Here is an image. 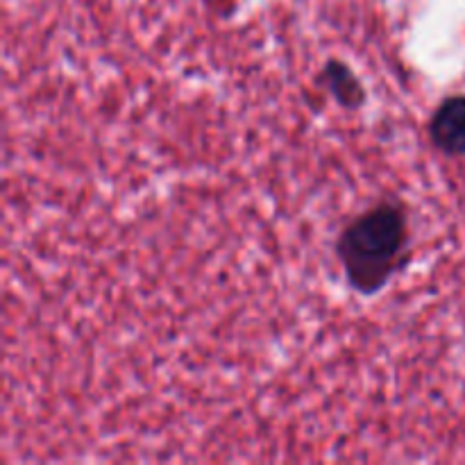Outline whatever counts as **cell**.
I'll return each mask as SVG.
<instances>
[{"mask_svg":"<svg viewBox=\"0 0 465 465\" xmlns=\"http://www.w3.org/2000/svg\"><path fill=\"white\" fill-rule=\"evenodd\" d=\"M407 243L404 216L395 207H380L345 230L339 241V257L350 284L361 293H375L395 271Z\"/></svg>","mask_w":465,"mask_h":465,"instance_id":"6da1fadb","label":"cell"},{"mask_svg":"<svg viewBox=\"0 0 465 465\" xmlns=\"http://www.w3.org/2000/svg\"><path fill=\"white\" fill-rule=\"evenodd\" d=\"M327 75H330L331 89H334V94L339 95V100L343 104H357L359 100L363 98L361 86H359V82L350 75L348 68H343L341 64H331V66L327 68Z\"/></svg>","mask_w":465,"mask_h":465,"instance_id":"3957f363","label":"cell"},{"mask_svg":"<svg viewBox=\"0 0 465 465\" xmlns=\"http://www.w3.org/2000/svg\"><path fill=\"white\" fill-rule=\"evenodd\" d=\"M431 139L450 154H465V98L445 100L431 121Z\"/></svg>","mask_w":465,"mask_h":465,"instance_id":"7a4b0ae2","label":"cell"}]
</instances>
